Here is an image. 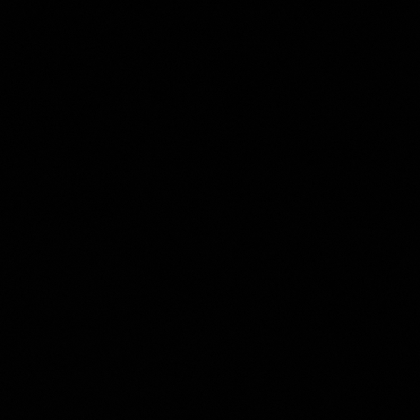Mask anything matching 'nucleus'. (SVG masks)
<instances>
[]
</instances>
